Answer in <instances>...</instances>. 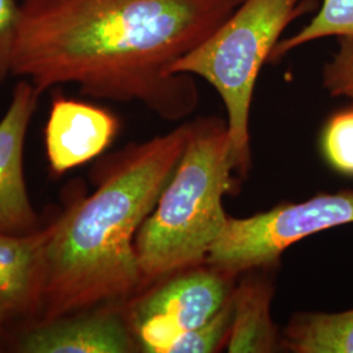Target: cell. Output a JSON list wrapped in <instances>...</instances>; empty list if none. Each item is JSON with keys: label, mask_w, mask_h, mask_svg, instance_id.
Instances as JSON below:
<instances>
[{"label": "cell", "mask_w": 353, "mask_h": 353, "mask_svg": "<svg viewBox=\"0 0 353 353\" xmlns=\"http://www.w3.org/2000/svg\"><path fill=\"white\" fill-rule=\"evenodd\" d=\"M347 224H353V190L280 203L250 217H229L205 263L232 276L265 270L299 241Z\"/></svg>", "instance_id": "cell-5"}, {"label": "cell", "mask_w": 353, "mask_h": 353, "mask_svg": "<svg viewBox=\"0 0 353 353\" xmlns=\"http://www.w3.org/2000/svg\"><path fill=\"white\" fill-rule=\"evenodd\" d=\"M242 0H21L12 75L45 90L75 84L93 99L139 102L181 121L199 103L194 76L172 67Z\"/></svg>", "instance_id": "cell-1"}, {"label": "cell", "mask_w": 353, "mask_h": 353, "mask_svg": "<svg viewBox=\"0 0 353 353\" xmlns=\"http://www.w3.org/2000/svg\"><path fill=\"white\" fill-rule=\"evenodd\" d=\"M190 130L186 122L114 153L100 172L96 191L55 219L33 323L125 303L139 293L137 234L173 176Z\"/></svg>", "instance_id": "cell-2"}, {"label": "cell", "mask_w": 353, "mask_h": 353, "mask_svg": "<svg viewBox=\"0 0 353 353\" xmlns=\"http://www.w3.org/2000/svg\"><path fill=\"white\" fill-rule=\"evenodd\" d=\"M54 229L55 220L26 234L0 233V321L6 326H26L37 318Z\"/></svg>", "instance_id": "cell-10"}, {"label": "cell", "mask_w": 353, "mask_h": 353, "mask_svg": "<svg viewBox=\"0 0 353 353\" xmlns=\"http://www.w3.org/2000/svg\"><path fill=\"white\" fill-rule=\"evenodd\" d=\"M321 147L335 172L353 176V105L328 118L322 131Z\"/></svg>", "instance_id": "cell-14"}, {"label": "cell", "mask_w": 353, "mask_h": 353, "mask_svg": "<svg viewBox=\"0 0 353 353\" xmlns=\"http://www.w3.org/2000/svg\"><path fill=\"white\" fill-rule=\"evenodd\" d=\"M232 293L233 319L228 336V352L270 353L281 347V335L271 316L274 284L255 270Z\"/></svg>", "instance_id": "cell-11"}, {"label": "cell", "mask_w": 353, "mask_h": 353, "mask_svg": "<svg viewBox=\"0 0 353 353\" xmlns=\"http://www.w3.org/2000/svg\"><path fill=\"white\" fill-rule=\"evenodd\" d=\"M39 96L29 80L21 79L0 119V233L26 234L43 227L29 198L24 176L26 134Z\"/></svg>", "instance_id": "cell-8"}, {"label": "cell", "mask_w": 353, "mask_h": 353, "mask_svg": "<svg viewBox=\"0 0 353 353\" xmlns=\"http://www.w3.org/2000/svg\"><path fill=\"white\" fill-rule=\"evenodd\" d=\"M281 347L294 353H353V309L292 316Z\"/></svg>", "instance_id": "cell-12"}, {"label": "cell", "mask_w": 353, "mask_h": 353, "mask_svg": "<svg viewBox=\"0 0 353 353\" xmlns=\"http://www.w3.org/2000/svg\"><path fill=\"white\" fill-rule=\"evenodd\" d=\"M232 296L223 309L199 327L192 328L170 344L166 353H211L227 345L232 327Z\"/></svg>", "instance_id": "cell-15"}, {"label": "cell", "mask_w": 353, "mask_h": 353, "mask_svg": "<svg viewBox=\"0 0 353 353\" xmlns=\"http://www.w3.org/2000/svg\"><path fill=\"white\" fill-rule=\"evenodd\" d=\"M20 6V0H0V85L12 75Z\"/></svg>", "instance_id": "cell-17"}, {"label": "cell", "mask_w": 353, "mask_h": 353, "mask_svg": "<svg viewBox=\"0 0 353 353\" xmlns=\"http://www.w3.org/2000/svg\"><path fill=\"white\" fill-rule=\"evenodd\" d=\"M119 121L112 112L90 102L54 96L45 126V148L57 176L100 156L115 139Z\"/></svg>", "instance_id": "cell-9"}, {"label": "cell", "mask_w": 353, "mask_h": 353, "mask_svg": "<svg viewBox=\"0 0 353 353\" xmlns=\"http://www.w3.org/2000/svg\"><path fill=\"white\" fill-rule=\"evenodd\" d=\"M234 173L227 121L214 115L191 121L176 170L137 234L141 290L205 263L227 225L223 199L234 189Z\"/></svg>", "instance_id": "cell-3"}, {"label": "cell", "mask_w": 353, "mask_h": 353, "mask_svg": "<svg viewBox=\"0 0 353 353\" xmlns=\"http://www.w3.org/2000/svg\"><path fill=\"white\" fill-rule=\"evenodd\" d=\"M234 278L204 263L161 279L128 300L125 313L139 352L166 353L176 338L208 322L229 301Z\"/></svg>", "instance_id": "cell-6"}, {"label": "cell", "mask_w": 353, "mask_h": 353, "mask_svg": "<svg viewBox=\"0 0 353 353\" xmlns=\"http://www.w3.org/2000/svg\"><path fill=\"white\" fill-rule=\"evenodd\" d=\"M328 37H353V0H322L316 16L306 26L279 41L268 63L280 61L303 45Z\"/></svg>", "instance_id": "cell-13"}, {"label": "cell", "mask_w": 353, "mask_h": 353, "mask_svg": "<svg viewBox=\"0 0 353 353\" xmlns=\"http://www.w3.org/2000/svg\"><path fill=\"white\" fill-rule=\"evenodd\" d=\"M6 323H3L1 321H0V351H1V348H3V341H4V332H6Z\"/></svg>", "instance_id": "cell-18"}, {"label": "cell", "mask_w": 353, "mask_h": 353, "mask_svg": "<svg viewBox=\"0 0 353 353\" xmlns=\"http://www.w3.org/2000/svg\"><path fill=\"white\" fill-rule=\"evenodd\" d=\"M125 303L101 305L26 325L14 351L21 353L139 352L125 313Z\"/></svg>", "instance_id": "cell-7"}, {"label": "cell", "mask_w": 353, "mask_h": 353, "mask_svg": "<svg viewBox=\"0 0 353 353\" xmlns=\"http://www.w3.org/2000/svg\"><path fill=\"white\" fill-rule=\"evenodd\" d=\"M316 8L314 0H242L227 20L172 67L214 87L227 110L236 174L252 168L250 112L258 75L287 28Z\"/></svg>", "instance_id": "cell-4"}, {"label": "cell", "mask_w": 353, "mask_h": 353, "mask_svg": "<svg viewBox=\"0 0 353 353\" xmlns=\"http://www.w3.org/2000/svg\"><path fill=\"white\" fill-rule=\"evenodd\" d=\"M322 84L331 97L353 105V37L339 38L338 49L323 65Z\"/></svg>", "instance_id": "cell-16"}]
</instances>
